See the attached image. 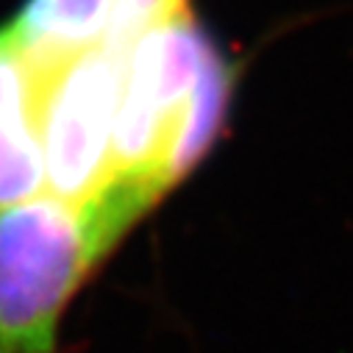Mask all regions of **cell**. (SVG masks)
<instances>
[{"mask_svg": "<svg viewBox=\"0 0 353 353\" xmlns=\"http://www.w3.org/2000/svg\"><path fill=\"white\" fill-rule=\"evenodd\" d=\"M120 64L112 181L156 201L214 145L234 70L192 14L145 34Z\"/></svg>", "mask_w": 353, "mask_h": 353, "instance_id": "cell-1", "label": "cell"}, {"mask_svg": "<svg viewBox=\"0 0 353 353\" xmlns=\"http://www.w3.org/2000/svg\"><path fill=\"white\" fill-rule=\"evenodd\" d=\"M150 206L112 181L86 203L39 195L0 209V353H56L64 306Z\"/></svg>", "mask_w": 353, "mask_h": 353, "instance_id": "cell-2", "label": "cell"}, {"mask_svg": "<svg viewBox=\"0 0 353 353\" xmlns=\"http://www.w3.org/2000/svg\"><path fill=\"white\" fill-rule=\"evenodd\" d=\"M39 75V134L48 195L86 203L114 179V120L123 64L103 45L53 64Z\"/></svg>", "mask_w": 353, "mask_h": 353, "instance_id": "cell-3", "label": "cell"}, {"mask_svg": "<svg viewBox=\"0 0 353 353\" xmlns=\"http://www.w3.org/2000/svg\"><path fill=\"white\" fill-rule=\"evenodd\" d=\"M48 195L39 134V75L26 50L0 31V209Z\"/></svg>", "mask_w": 353, "mask_h": 353, "instance_id": "cell-4", "label": "cell"}, {"mask_svg": "<svg viewBox=\"0 0 353 353\" xmlns=\"http://www.w3.org/2000/svg\"><path fill=\"white\" fill-rule=\"evenodd\" d=\"M112 0H26L9 34L31 61L53 64L103 42Z\"/></svg>", "mask_w": 353, "mask_h": 353, "instance_id": "cell-5", "label": "cell"}, {"mask_svg": "<svg viewBox=\"0 0 353 353\" xmlns=\"http://www.w3.org/2000/svg\"><path fill=\"white\" fill-rule=\"evenodd\" d=\"M184 14H192L190 0H112V14L101 45L114 59H123L145 34Z\"/></svg>", "mask_w": 353, "mask_h": 353, "instance_id": "cell-6", "label": "cell"}]
</instances>
